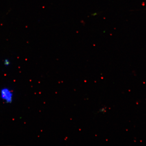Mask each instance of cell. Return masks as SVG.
Segmentation results:
<instances>
[{"label":"cell","mask_w":146,"mask_h":146,"mask_svg":"<svg viewBox=\"0 0 146 146\" xmlns=\"http://www.w3.org/2000/svg\"><path fill=\"white\" fill-rule=\"evenodd\" d=\"M100 112L104 113L106 112V110L105 109L103 108L100 110Z\"/></svg>","instance_id":"obj_3"},{"label":"cell","mask_w":146,"mask_h":146,"mask_svg":"<svg viewBox=\"0 0 146 146\" xmlns=\"http://www.w3.org/2000/svg\"><path fill=\"white\" fill-rule=\"evenodd\" d=\"M4 65L6 66H8L10 64V63L8 59H5L4 62Z\"/></svg>","instance_id":"obj_2"},{"label":"cell","mask_w":146,"mask_h":146,"mask_svg":"<svg viewBox=\"0 0 146 146\" xmlns=\"http://www.w3.org/2000/svg\"><path fill=\"white\" fill-rule=\"evenodd\" d=\"M13 92L9 88H3L0 90V98L5 103H11L13 100Z\"/></svg>","instance_id":"obj_1"}]
</instances>
